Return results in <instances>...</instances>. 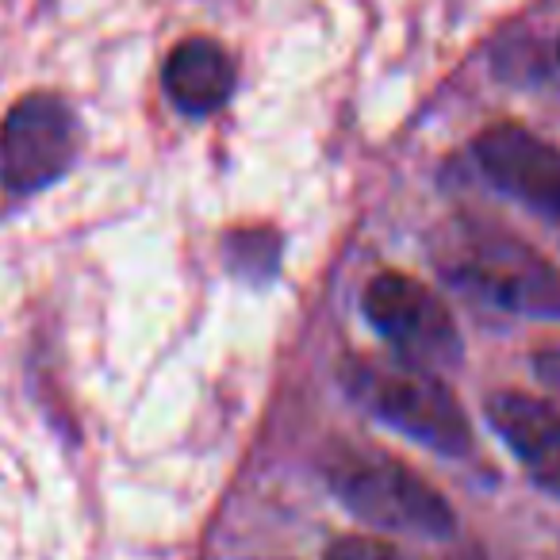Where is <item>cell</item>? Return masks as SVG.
I'll list each match as a JSON object with an SVG mask.
<instances>
[{
  "label": "cell",
  "instance_id": "cell-1",
  "mask_svg": "<svg viewBox=\"0 0 560 560\" xmlns=\"http://www.w3.org/2000/svg\"><path fill=\"white\" fill-rule=\"evenodd\" d=\"M442 277L465 296L526 319H560V269L514 234L460 223L438 246Z\"/></svg>",
  "mask_w": 560,
  "mask_h": 560
},
{
  "label": "cell",
  "instance_id": "cell-2",
  "mask_svg": "<svg viewBox=\"0 0 560 560\" xmlns=\"http://www.w3.org/2000/svg\"><path fill=\"white\" fill-rule=\"evenodd\" d=\"M350 396L376 415L381 422L396 427L411 442L442 453V457H465L472 450V427L453 399V392L434 373L415 365H384V361H350L342 369Z\"/></svg>",
  "mask_w": 560,
  "mask_h": 560
},
{
  "label": "cell",
  "instance_id": "cell-3",
  "mask_svg": "<svg viewBox=\"0 0 560 560\" xmlns=\"http://www.w3.org/2000/svg\"><path fill=\"white\" fill-rule=\"evenodd\" d=\"M327 480L346 511L376 529L434 541L453 537L457 529V514L442 491L384 453H342L327 468Z\"/></svg>",
  "mask_w": 560,
  "mask_h": 560
},
{
  "label": "cell",
  "instance_id": "cell-4",
  "mask_svg": "<svg viewBox=\"0 0 560 560\" xmlns=\"http://www.w3.org/2000/svg\"><path fill=\"white\" fill-rule=\"evenodd\" d=\"M365 319L376 335L396 350L404 365L415 369H450L460 361V330L453 323L450 307L407 272H381L365 289Z\"/></svg>",
  "mask_w": 560,
  "mask_h": 560
},
{
  "label": "cell",
  "instance_id": "cell-5",
  "mask_svg": "<svg viewBox=\"0 0 560 560\" xmlns=\"http://www.w3.org/2000/svg\"><path fill=\"white\" fill-rule=\"evenodd\" d=\"M78 154V119L55 93H27L0 119V185L32 196L55 185Z\"/></svg>",
  "mask_w": 560,
  "mask_h": 560
},
{
  "label": "cell",
  "instance_id": "cell-6",
  "mask_svg": "<svg viewBox=\"0 0 560 560\" xmlns=\"http://www.w3.org/2000/svg\"><path fill=\"white\" fill-rule=\"evenodd\" d=\"M480 173L560 231V150L518 124H495L472 142Z\"/></svg>",
  "mask_w": 560,
  "mask_h": 560
},
{
  "label": "cell",
  "instance_id": "cell-7",
  "mask_svg": "<svg viewBox=\"0 0 560 560\" xmlns=\"http://www.w3.org/2000/svg\"><path fill=\"white\" fill-rule=\"evenodd\" d=\"M488 427L514 453L522 472L560 499V407L526 392H495L483 404Z\"/></svg>",
  "mask_w": 560,
  "mask_h": 560
},
{
  "label": "cell",
  "instance_id": "cell-8",
  "mask_svg": "<svg viewBox=\"0 0 560 560\" xmlns=\"http://www.w3.org/2000/svg\"><path fill=\"white\" fill-rule=\"evenodd\" d=\"M165 93L185 116H211L234 96V70L231 55L211 39H185L173 47L170 62H165Z\"/></svg>",
  "mask_w": 560,
  "mask_h": 560
},
{
  "label": "cell",
  "instance_id": "cell-9",
  "mask_svg": "<svg viewBox=\"0 0 560 560\" xmlns=\"http://www.w3.org/2000/svg\"><path fill=\"white\" fill-rule=\"evenodd\" d=\"M226 257H231V269L238 277H277V257L280 242L272 231H242L226 242Z\"/></svg>",
  "mask_w": 560,
  "mask_h": 560
},
{
  "label": "cell",
  "instance_id": "cell-10",
  "mask_svg": "<svg viewBox=\"0 0 560 560\" xmlns=\"http://www.w3.org/2000/svg\"><path fill=\"white\" fill-rule=\"evenodd\" d=\"M327 560H407L396 545L376 537H342L327 549Z\"/></svg>",
  "mask_w": 560,
  "mask_h": 560
},
{
  "label": "cell",
  "instance_id": "cell-11",
  "mask_svg": "<svg viewBox=\"0 0 560 560\" xmlns=\"http://www.w3.org/2000/svg\"><path fill=\"white\" fill-rule=\"evenodd\" d=\"M534 373L541 376L549 388L560 392V346H549V350L534 353Z\"/></svg>",
  "mask_w": 560,
  "mask_h": 560
},
{
  "label": "cell",
  "instance_id": "cell-12",
  "mask_svg": "<svg viewBox=\"0 0 560 560\" xmlns=\"http://www.w3.org/2000/svg\"><path fill=\"white\" fill-rule=\"evenodd\" d=\"M557 62H560V39H557Z\"/></svg>",
  "mask_w": 560,
  "mask_h": 560
}]
</instances>
